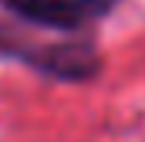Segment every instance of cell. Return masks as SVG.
<instances>
[{
  "mask_svg": "<svg viewBox=\"0 0 145 142\" xmlns=\"http://www.w3.org/2000/svg\"><path fill=\"white\" fill-rule=\"evenodd\" d=\"M0 58L17 61L57 85H88L105 68L101 44L95 34H57L51 41H40L31 27L17 20L0 24Z\"/></svg>",
  "mask_w": 145,
  "mask_h": 142,
  "instance_id": "obj_1",
  "label": "cell"
},
{
  "mask_svg": "<svg viewBox=\"0 0 145 142\" xmlns=\"http://www.w3.org/2000/svg\"><path fill=\"white\" fill-rule=\"evenodd\" d=\"M125 0H0V10L47 34H95Z\"/></svg>",
  "mask_w": 145,
  "mask_h": 142,
  "instance_id": "obj_2",
  "label": "cell"
}]
</instances>
